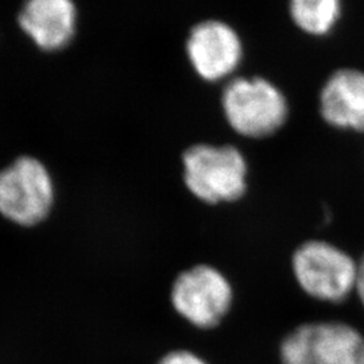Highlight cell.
Instances as JSON below:
<instances>
[{"label": "cell", "mask_w": 364, "mask_h": 364, "mask_svg": "<svg viewBox=\"0 0 364 364\" xmlns=\"http://www.w3.org/2000/svg\"><path fill=\"white\" fill-rule=\"evenodd\" d=\"M247 176L246 156L231 144H193L182 154L183 183L207 204L242 198L247 192Z\"/></svg>", "instance_id": "1"}, {"label": "cell", "mask_w": 364, "mask_h": 364, "mask_svg": "<svg viewBox=\"0 0 364 364\" xmlns=\"http://www.w3.org/2000/svg\"><path fill=\"white\" fill-rule=\"evenodd\" d=\"M221 109L242 136L260 139L281 130L289 117L285 93L264 77H235L221 93Z\"/></svg>", "instance_id": "2"}, {"label": "cell", "mask_w": 364, "mask_h": 364, "mask_svg": "<svg viewBox=\"0 0 364 364\" xmlns=\"http://www.w3.org/2000/svg\"><path fill=\"white\" fill-rule=\"evenodd\" d=\"M291 269L301 289L313 299L341 302L356 287L358 264L326 242L302 243L291 257Z\"/></svg>", "instance_id": "3"}, {"label": "cell", "mask_w": 364, "mask_h": 364, "mask_svg": "<svg viewBox=\"0 0 364 364\" xmlns=\"http://www.w3.org/2000/svg\"><path fill=\"white\" fill-rule=\"evenodd\" d=\"M54 204V188L45 165L33 156H21L0 170V213L22 227L48 219Z\"/></svg>", "instance_id": "4"}, {"label": "cell", "mask_w": 364, "mask_h": 364, "mask_svg": "<svg viewBox=\"0 0 364 364\" xmlns=\"http://www.w3.org/2000/svg\"><path fill=\"white\" fill-rule=\"evenodd\" d=\"M282 364H364V338L343 323L296 328L281 344Z\"/></svg>", "instance_id": "5"}, {"label": "cell", "mask_w": 364, "mask_h": 364, "mask_svg": "<svg viewBox=\"0 0 364 364\" xmlns=\"http://www.w3.org/2000/svg\"><path fill=\"white\" fill-rule=\"evenodd\" d=\"M171 304L193 326L209 329L220 324L228 313L234 291L228 279L209 264H197L182 272L171 287Z\"/></svg>", "instance_id": "6"}, {"label": "cell", "mask_w": 364, "mask_h": 364, "mask_svg": "<svg viewBox=\"0 0 364 364\" xmlns=\"http://www.w3.org/2000/svg\"><path fill=\"white\" fill-rule=\"evenodd\" d=\"M185 49L197 76L209 82L234 75L245 55L237 31L219 19H207L192 27Z\"/></svg>", "instance_id": "7"}, {"label": "cell", "mask_w": 364, "mask_h": 364, "mask_svg": "<svg viewBox=\"0 0 364 364\" xmlns=\"http://www.w3.org/2000/svg\"><path fill=\"white\" fill-rule=\"evenodd\" d=\"M21 28L43 52H58L76 34L77 10L69 0H33L18 15Z\"/></svg>", "instance_id": "8"}, {"label": "cell", "mask_w": 364, "mask_h": 364, "mask_svg": "<svg viewBox=\"0 0 364 364\" xmlns=\"http://www.w3.org/2000/svg\"><path fill=\"white\" fill-rule=\"evenodd\" d=\"M320 114L328 124L338 129L364 131V73L338 69L320 92Z\"/></svg>", "instance_id": "9"}, {"label": "cell", "mask_w": 364, "mask_h": 364, "mask_svg": "<svg viewBox=\"0 0 364 364\" xmlns=\"http://www.w3.org/2000/svg\"><path fill=\"white\" fill-rule=\"evenodd\" d=\"M289 14L294 25L313 36H324L338 23L341 15L338 0H293Z\"/></svg>", "instance_id": "10"}, {"label": "cell", "mask_w": 364, "mask_h": 364, "mask_svg": "<svg viewBox=\"0 0 364 364\" xmlns=\"http://www.w3.org/2000/svg\"><path fill=\"white\" fill-rule=\"evenodd\" d=\"M158 364H207L195 353L188 351L170 352Z\"/></svg>", "instance_id": "11"}, {"label": "cell", "mask_w": 364, "mask_h": 364, "mask_svg": "<svg viewBox=\"0 0 364 364\" xmlns=\"http://www.w3.org/2000/svg\"><path fill=\"white\" fill-rule=\"evenodd\" d=\"M356 291L362 299L364 305V257L362 262L358 264V279H356Z\"/></svg>", "instance_id": "12"}]
</instances>
